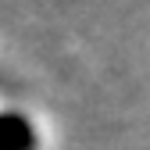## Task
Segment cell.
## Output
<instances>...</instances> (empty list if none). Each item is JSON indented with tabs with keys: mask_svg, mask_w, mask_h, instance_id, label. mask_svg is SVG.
I'll use <instances>...</instances> for the list:
<instances>
[{
	"mask_svg": "<svg viewBox=\"0 0 150 150\" xmlns=\"http://www.w3.org/2000/svg\"><path fill=\"white\" fill-rule=\"evenodd\" d=\"M36 136L22 115H0V150H32Z\"/></svg>",
	"mask_w": 150,
	"mask_h": 150,
	"instance_id": "cell-1",
	"label": "cell"
}]
</instances>
